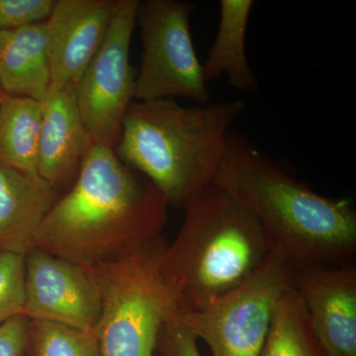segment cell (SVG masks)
Here are the masks:
<instances>
[{"label":"cell","mask_w":356,"mask_h":356,"mask_svg":"<svg viewBox=\"0 0 356 356\" xmlns=\"http://www.w3.org/2000/svg\"><path fill=\"white\" fill-rule=\"evenodd\" d=\"M25 255L0 252V325L24 315Z\"/></svg>","instance_id":"19"},{"label":"cell","mask_w":356,"mask_h":356,"mask_svg":"<svg viewBox=\"0 0 356 356\" xmlns=\"http://www.w3.org/2000/svg\"><path fill=\"white\" fill-rule=\"evenodd\" d=\"M259 356H327L294 286L276 304L268 334Z\"/></svg>","instance_id":"17"},{"label":"cell","mask_w":356,"mask_h":356,"mask_svg":"<svg viewBox=\"0 0 356 356\" xmlns=\"http://www.w3.org/2000/svg\"><path fill=\"white\" fill-rule=\"evenodd\" d=\"M293 286L327 356H356V264L292 270Z\"/></svg>","instance_id":"10"},{"label":"cell","mask_w":356,"mask_h":356,"mask_svg":"<svg viewBox=\"0 0 356 356\" xmlns=\"http://www.w3.org/2000/svg\"><path fill=\"white\" fill-rule=\"evenodd\" d=\"M163 236L114 261L83 266L102 299L100 356H154L163 325L180 313L163 277Z\"/></svg>","instance_id":"5"},{"label":"cell","mask_w":356,"mask_h":356,"mask_svg":"<svg viewBox=\"0 0 356 356\" xmlns=\"http://www.w3.org/2000/svg\"><path fill=\"white\" fill-rule=\"evenodd\" d=\"M211 184L254 215L271 254L292 270L353 262L356 209L350 199L313 191L289 165L269 158L233 129Z\"/></svg>","instance_id":"1"},{"label":"cell","mask_w":356,"mask_h":356,"mask_svg":"<svg viewBox=\"0 0 356 356\" xmlns=\"http://www.w3.org/2000/svg\"><path fill=\"white\" fill-rule=\"evenodd\" d=\"M156 350L159 356H201L197 339L182 324L179 314L163 325Z\"/></svg>","instance_id":"21"},{"label":"cell","mask_w":356,"mask_h":356,"mask_svg":"<svg viewBox=\"0 0 356 356\" xmlns=\"http://www.w3.org/2000/svg\"><path fill=\"white\" fill-rule=\"evenodd\" d=\"M196 9L195 4L178 0L139 2L136 25L143 54L136 74L135 102L181 97L199 105L210 103L191 33V16Z\"/></svg>","instance_id":"6"},{"label":"cell","mask_w":356,"mask_h":356,"mask_svg":"<svg viewBox=\"0 0 356 356\" xmlns=\"http://www.w3.org/2000/svg\"><path fill=\"white\" fill-rule=\"evenodd\" d=\"M0 88L6 95L43 102L51 88L47 24L0 32Z\"/></svg>","instance_id":"14"},{"label":"cell","mask_w":356,"mask_h":356,"mask_svg":"<svg viewBox=\"0 0 356 356\" xmlns=\"http://www.w3.org/2000/svg\"><path fill=\"white\" fill-rule=\"evenodd\" d=\"M118 0H55L46 21L51 88L79 83L106 37Z\"/></svg>","instance_id":"11"},{"label":"cell","mask_w":356,"mask_h":356,"mask_svg":"<svg viewBox=\"0 0 356 356\" xmlns=\"http://www.w3.org/2000/svg\"><path fill=\"white\" fill-rule=\"evenodd\" d=\"M60 195L38 173L20 172L0 163V252L27 254Z\"/></svg>","instance_id":"13"},{"label":"cell","mask_w":356,"mask_h":356,"mask_svg":"<svg viewBox=\"0 0 356 356\" xmlns=\"http://www.w3.org/2000/svg\"><path fill=\"white\" fill-rule=\"evenodd\" d=\"M29 320L17 316L0 325V356H24L27 353Z\"/></svg>","instance_id":"22"},{"label":"cell","mask_w":356,"mask_h":356,"mask_svg":"<svg viewBox=\"0 0 356 356\" xmlns=\"http://www.w3.org/2000/svg\"><path fill=\"white\" fill-rule=\"evenodd\" d=\"M24 316L95 332L102 312L97 284L83 266L32 248L25 255Z\"/></svg>","instance_id":"9"},{"label":"cell","mask_w":356,"mask_h":356,"mask_svg":"<svg viewBox=\"0 0 356 356\" xmlns=\"http://www.w3.org/2000/svg\"><path fill=\"white\" fill-rule=\"evenodd\" d=\"M168 207L114 149L91 143L76 179L49 211L32 248L79 266L114 261L161 238Z\"/></svg>","instance_id":"2"},{"label":"cell","mask_w":356,"mask_h":356,"mask_svg":"<svg viewBox=\"0 0 356 356\" xmlns=\"http://www.w3.org/2000/svg\"><path fill=\"white\" fill-rule=\"evenodd\" d=\"M139 2L118 0L106 37L76 86L77 105L90 142L114 149L126 113L135 102L130 47Z\"/></svg>","instance_id":"8"},{"label":"cell","mask_w":356,"mask_h":356,"mask_svg":"<svg viewBox=\"0 0 356 356\" xmlns=\"http://www.w3.org/2000/svg\"><path fill=\"white\" fill-rule=\"evenodd\" d=\"M27 353L30 356H100L95 332L30 320Z\"/></svg>","instance_id":"18"},{"label":"cell","mask_w":356,"mask_h":356,"mask_svg":"<svg viewBox=\"0 0 356 356\" xmlns=\"http://www.w3.org/2000/svg\"><path fill=\"white\" fill-rule=\"evenodd\" d=\"M291 287L292 269L271 254L242 285L200 310L180 312L179 318L213 356H259L276 304Z\"/></svg>","instance_id":"7"},{"label":"cell","mask_w":356,"mask_h":356,"mask_svg":"<svg viewBox=\"0 0 356 356\" xmlns=\"http://www.w3.org/2000/svg\"><path fill=\"white\" fill-rule=\"evenodd\" d=\"M245 109L238 99L191 107L172 98L133 102L115 153L149 179L168 205L184 209L212 184L232 125Z\"/></svg>","instance_id":"3"},{"label":"cell","mask_w":356,"mask_h":356,"mask_svg":"<svg viewBox=\"0 0 356 356\" xmlns=\"http://www.w3.org/2000/svg\"><path fill=\"white\" fill-rule=\"evenodd\" d=\"M55 0H0V32L44 22Z\"/></svg>","instance_id":"20"},{"label":"cell","mask_w":356,"mask_h":356,"mask_svg":"<svg viewBox=\"0 0 356 356\" xmlns=\"http://www.w3.org/2000/svg\"><path fill=\"white\" fill-rule=\"evenodd\" d=\"M184 224L161 255L163 277L180 312L197 311L242 285L271 254L261 225L215 185L185 206Z\"/></svg>","instance_id":"4"},{"label":"cell","mask_w":356,"mask_h":356,"mask_svg":"<svg viewBox=\"0 0 356 356\" xmlns=\"http://www.w3.org/2000/svg\"><path fill=\"white\" fill-rule=\"evenodd\" d=\"M2 97H3V92H2L1 88H0V104H1Z\"/></svg>","instance_id":"23"},{"label":"cell","mask_w":356,"mask_h":356,"mask_svg":"<svg viewBox=\"0 0 356 356\" xmlns=\"http://www.w3.org/2000/svg\"><path fill=\"white\" fill-rule=\"evenodd\" d=\"M154 356H159L158 355H154Z\"/></svg>","instance_id":"24"},{"label":"cell","mask_w":356,"mask_h":356,"mask_svg":"<svg viewBox=\"0 0 356 356\" xmlns=\"http://www.w3.org/2000/svg\"><path fill=\"white\" fill-rule=\"evenodd\" d=\"M43 102L3 95L0 104V163L37 173Z\"/></svg>","instance_id":"16"},{"label":"cell","mask_w":356,"mask_h":356,"mask_svg":"<svg viewBox=\"0 0 356 356\" xmlns=\"http://www.w3.org/2000/svg\"><path fill=\"white\" fill-rule=\"evenodd\" d=\"M42 102L37 173L60 193L76 179L91 142L77 105L76 86L51 91Z\"/></svg>","instance_id":"12"},{"label":"cell","mask_w":356,"mask_h":356,"mask_svg":"<svg viewBox=\"0 0 356 356\" xmlns=\"http://www.w3.org/2000/svg\"><path fill=\"white\" fill-rule=\"evenodd\" d=\"M252 0H221L216 36L202 63L206 81L225 74L229 86L241 92H255L259 81L250 67L245 50V35Z\"/></svg>","instance_id":"15"}]
</instances>
